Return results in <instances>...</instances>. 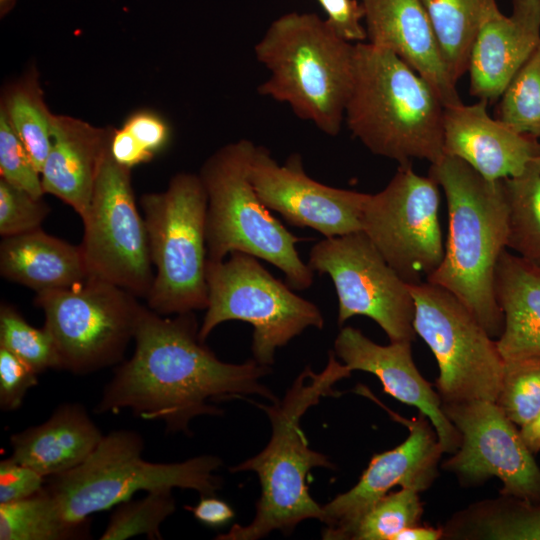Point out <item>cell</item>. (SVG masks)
I'll return each mask as SVG.
<instances>
[{"mask_svg": "<svg viewBox=\"0 0 540 540\" xmlns=\"http://www.w3.org/2000/svg\"><path fill=\"white\" fill-rule=\"evenodd\" d=\"M162 316L143 307L134 354L115 370L97 413L129 409L141 419L163 422L166 432L189 435L194 418L222 415L213 401L249 395L271 402L278 399L261 382L271 372L270 366L254 359L241 364L219 360L200 339L194 312Z\"/></svg>", "mask_w": 540, "mask_h": 540, "instance_id": "obj_1", "label": "cell"}, {"mask_svg": "<svg viewBox=\"0 0 540 540\" xmlns=\"http://www.w3.org/2000/svg\"><path fill=\"white\" fill-rule=\"evenodd\" d=\"M351 373L330 352L327 366L319 373L306 367L282 400L276 399L269 405L252 401L267 414L271 438L260 453L231 467L230 471L257 474L261 495L256 514L249 524H235L215 539L257 540L275 530L288 535L304 520L322 521V506L311 497L306 480L313 468L333 469L334 464L326 455L309 448L301 418L321 398L340 395L333 386Z\"/></svg>", "mask_w": 540, "mask_h": 540, "instance_id": "obj_2", "label": "cell"}, {"mask_svg": "<svg viewBox=\"0 0 540 540\" xmlns=\"http://www.w3.org/2000/svg\"><path fill=\"white\" fill-rule=\"evenodd\" d=\"M429 176L445 194L449 231L443 260L426 281L451 292L498 339L504 316L495 296L494 275L508 238L502 179L488 180L446 154L431 164Z\"/></svg>", "mask_w": 540, "mask_h": 540, "instance_id": "obj_3", "label": "cell"}, {"mask_svg": "<svg viewBox=\"0 0 540 540\" xmlns=\"http://www.w3.org/2000/svg\"><path fill=\"white\" fill-rule=\"evenodd\" d=\"M445 106L434 89L393 52L355 44L354 76L344 122L373 154L431 164L443 155Z\"/></svg>", "mask_w": 540, "mask_h": 540, "instance_id": "obj_4", "label": "cell"}, {"mask_svg": "<svg viewBox=\"0 0 540 540\" xmlns=\"http://www.w3.org/2000/svg\"><path fill=\"white\" fill-rule=\"evenodd\" d=\"M355 44L315 13L279 16L254 47L269 72L258 93L288 105L323 133L337 135L352 88Z\"/></svg>", "mask_w": 540, "mask_h": 540, "instance_id": "obj_5", "label": "cell"}, {"mask_svg": "<svg viewBox=\"0 0 540 540\" xmlns=\"http://www.w3.org/2000/svg\"><path fill=\"white\" fill-rule=\"evenodd\" d=\"M256 145L240 139L217 149L199 176L207 193V259L222 261L233 252L264 260L284 274L295 290L308 289L313 271L296 249L303 239L287 230L259 198L249 170Z\"/></svg>", "mask_w": 540, "mask_h": 540, "instance_id": "obj_6", "label": "cell"}, {"mask_svg": "<svg viewBox=\"0 0 540 540\" xmlns=\"http://www.w3.org/2000/svg\"><path fill=\"white\" fill-rule=\"evenodd\" d=\"M143 439L130 430L104 435L93 453L78 467L48 477L45 487L66 521L88 522L91 514L131 499L138 491L162 488L192 489L214 495L221 478L214 472L219 457L201 455L177 463H154L142 458Z\"/></svg>", "mask_w": 540, "mask_h": 540, "instance_id": "obj_7", "label": "cell"}, {"mask_svg": "<svg viewBox=\"0 0 540 540\" xmlns=\"http://www.w3.org/2000/svg\"><path fill=\"white\" fill-rule=\"evenodd\" d=\"M207 193L199 174L180 172L166 190L140 199L154 281L146 298L160 315L182 314L208 306L206 280Z\"/></svg>", "mask_w": 540, "mask_h": 540, "instance_id": "obj_8", "label": "cell"}, {"mask_svg": "<svg viewBox=\"0 0 540 540\" xmlns=\"http://www.w3.org/2000/svg\"><path fill=\"white\" fill-rule=\"evenodd\" d=\"M208 306L199 337L205 342L221 323L239 320L253 327L251 350L259 364L271 366L275 352L305 329H322L324 318L311 301L276 279L258 258L233 252L227 260L207 259Z\"/></svg>", "mask_w": 540, "mask_h": 540, "instance_id": "obj_9", "label": "cell"}, {"mask_svg": "<svg viewBox=\"0 0 540 540\" xmlns=\"http://www.w3.org/2000/svg\"><path fill=\"white\" fill-rule=\"evenodd\" d=\"M127 290L94 277L67 289L36 293L60 370L82 375L119 363L134 339L143 305Z\"/></svg>", "mask_w": 540, "mask_h": 540, "instance_id": "obj_10", "label": "cell"}, {"mask_svg": "<svg viewBox=\"0 0 540 540\" xmlns=\"http://www.w3.org/2000/svg\"><path fill=\"white\" fill-rule=\"evenodd\" d=\"M409 288L415 306L414 330L438 364L434 387L442 403L495 402L504 367L496 340L443 287L425 281Z\"/></svg>", "mask_w": 540, "mask_h": 540, "instance_id": "obj_11", "label": "cell"}, {"mask_svg": "<svg viewBox=\"0 0 540 540\" xmlns=\"http://www.w3.org/2000/svg\"><path fill=\"white\" fill-rule=\"evenodd\" d=\"M81 219L80 248L89 277L146 299L154 281L146 225L136 205L131 169L117 163L110 148Z\"/></svg>", "mask_w": 540, "mask_h": 540, "instance_id": "obj_12", "label": "cell"}, {"mask_svg": "<svg viewBox=\"0 0 540 540\" xmlns=\"http://www.w3.org/2000/svg\"><path fill=\"white\" fill-rule=\"evenodd\" d=\"M311 270L327 274L338 297V324L363 315L390 342H413L414 300L406 283L363 232L324 238L309 252Z\"/></svg>", "mask_w": 540, "mask_h": 540, "instance_id": "obj_13", "label": "cell"}, {"mask_svg": "<svg viewBox=\"0 0 540 540\" xmlns=\"http://www.w3.org/2000/svg\"><path fill=\"white\" fill-rule=\"evenodd\" d=\"M439 185L415 173L411 163L399 165L387 186L369 194L362 231L387 263L409 285L419 284L444 257L439 222Z\"/></svg>", "mask_w": 540, "mask_h": 540, "instance_id": "obj_14", "label": "cell"}, {"mask_svg": "<svg viewBox=\"0 0 540 540\" xmlns=\"http://www.w3.org/2000/svg\"><path fill=\"white\" fill-rule=\"evenodd\" d=\"M447 418L461 436L459 448L442 468L465 487L492 477L502 483L499 494L526 501L540 499V467L519 428L493 401L442 403Z\"/></svg>", "mask_w": 540, "mask_h": 540, "instance_id": "obj_15", "label": "cell"}, {"mask_svg": "<svg viewBox=\"0 0 540 540\" xmlns=\"http://www.w3.org/2000/svg\"><path fill=\"white\" fill-rule=\"evenodd\" d=\"M388 412L408 429V437L395 448L373 455L358 482L322 506L323 539L348 540L363 515L392 488L422 492L439 476L444 452L429 419L420 412L412 419Z\"/></svg>", "mask_w": 540, "mask_h": 540, "instance_id": "obj_16", "label": "cell"}, {"mask_svg": "<svg viewBox=\"0 0 540 540\" xmlns=\"http://www.w3.org/2000/svg\"><path fill=\"white\" fill-rule=\"evenodd\" d=\"M249 178L264 205L290 225L309 227L325 238L362 231V214L369 194L312 179L297 154L280 164L268 149L256 146Z\"/></svg>", "mask_w": 540, "mask_h": 540, "instance_id": "obj_17", "label": "cell"}, {"mask_svg": "<svg viewBox=\"0 0 540 540\" xmlns=\"http://www.w3.org/2000/svg\"><path fill=\"white\" fill-rule=\"evenodd\" d=\"M408 341L379 345L361 330L343 327L334 341V354L351 371L360 370L376 376L383 391L394 399L413 406L433 425L444 453L453 454L461 436L442 409L441 398L416 367Z\"/></svg>", "mask_w": 540, "mask_h": 540, "instance_id": "obj_18", "label": "cell"}, {"mask_svg": "<svg viewBox=\"0 0 540 540\" xmlns=\"http://www.w3.org/2000/svg\"><path fill=\"white\" fill-rule=\"evenodd\" d=\"M487 101L446 107L444 154L457 157L488 180L522 173L540 157L538 138L521 133L487 111Z\"/></svg>", "mask_w": 540, "mask_h": 540, "instance_id": "obj_19", "label": "cell"}, {"mask_svg": "<svg viewBox=\"0 0 540 540\" xmlns=\"http://www.w3.org/2000/svg\"><path fill=\"white\" fill-rule=\"evenodd\" d=\"M369 43L387 49L415 70L446 107L462 103L420 0H359Z\"/></svg>", "mask_w": 540, "mask_h": 540, "instance_id": "obj_20", "label": "cell"}, {"mask_svg": "<svg viewBox=\"0 0 540 540\" xmlns=\"http://www.w3.org/2000/svg\"><path fill=\"white\" fill-rule=\"evenodd\" d=\"M540 42V0H512V11L488 19L471 49L469 91L479 100L500 98Z\"/></svg>", "mask_w": 540, "mask_h": 540, "instance_id": "obj_21", "label": "cell"}, {"mask_svg": "<svg viewBox=\"0 0 540 540\" xmlns=\"http://www.w3.org/2000/svg\"><path fill=\"white\" fill-rule=\"evenodd\" d=\"M113 128L55 115L51 148L41 170L42 187L45 194L56 196L80 217L90 203Z\"/></svg>", "mask_w": 540, "mask_h": 540, "instance_id": "obj_22", "label": "cell"}, {"mask_svg": "<svg viewBox=\"0 0 540 540\" xmlns=\"http://www.w3.org/2000/svg\"><path fill=\"white\" fill-rule=\"evenodd\" d=\"M103 436L82 405L65 403L44 423L13 434L10 458L48 478L81 465Z\"/></svg>", "mask_w": 540, "mask_h": 540, "instance_id": "obj_23", "label": "cell"}, {"mask_svg": "<svg viewBox=\"0 0 540 540\" xmlns=\"http://www.w3.org/2000/svg\"><path fill=\"white\" fill-rule=\"evenodd\" d=\"M0 274L36 293L71 288L89 278L80 245L41 228L2 238Z\"/></svg>", "mask_w": 540, "mask_h": 540, "instance_id": "obj_24", "label": "cell"}, {"mask_svg": "<svg viewBox=\"0 0 540 540\" xmlns=\"http://www.w3.org/2000/svg\"><path fill=\"white\" fill-rule=\"evenodd\" d=\"M494 291L504 316L496 339L503 359L540 356V265L505 249L495 268Z\"/></svg>", "mask_w": 540, "mask_h": 540, "instance_id": "obj_25", "label": "cell"}, {"mask_svg": "<svg viewBox=\"0 0 540 540\" xmlns=\"http://www.w3.org/2000/svg\"><path fill=\"white\" fill-rule=\"evenodd\" d=\"M441 528L442 539L540 540V499L500 494L456 512Z\"/></svg>", "mask_w": 540, "mask_h": 540, "instance_id": "obj_26", "label": "cell"}, {"mask_svg": "<svg viewBox=\"0 0 540 540\" xmlns=\"http://www.w3.org/2000/svg\"><path fill=\"white\" fill-rule=\"evenodd\" d=\"M444 62L457 81L468 71L473 42L482 25L500 12L496 0H420Z\"/></svg>", "mask_w": 540, "mask_h": 540, "instance_id": "obj_27", "label": "cell"}, {"mask_svg": "<svg viewBox=\"0 0 540 540\" xmlns=\"http://www.w3.org/2000/svg\"><path fill=\"white\" fill-rule=\"evenodd\" d=\"M0 110L26 147L41 174L52 143L55 115L44 99L39 75L31 68L4 88Z\"/></svg>", "mask_w": 540, "mask_h": 540, "instance_id": "obj_28", "label": "cell"}, {"mask_svg": "<svg viewBox=\"0 0 540 540\" xmlns=\"http://www.w3.org/2000/svg\"><path fill=\"white\" fill-rule=\"evenodd\" d=\"M90 521L65 520L46 487L18 501L0 504L1 540H70L89 538Z\"/></svg>", "mask_w": 540, "mask_h": 540, "instance_id": "obj_29", "label": "cell"}, {"mask_svg": "<svg viewBox=\"0 0 540 540\" xmlns=\"http://www.w3.org/2000/svg\"><path fill=\"white\" fill-rule=\"evenodd\" d=\"M502 182L508 208L507 247L540 265V157Z\"/></svg>", "mask_w": 540, "mask_h": 540, "instance_id": "obj_30", "label": "cell"}, {"mask_svg": "<svg viewBox=\"0 0 540 540\" xmlns=\"http://www.w3.org/2000/svg\"><path fill=\"white\" fill-rule=\"evenodd\" d=\"M171 140L165 118L151 109L131 113L120 128H114L110 152L114 160L129 169L150 162Z\"/></svg>", "mask_w": 540, "mask_h": 540, "instance_id": "obj_31", "label": "cell"}, {"mask_svg": "<svg viewBox=\"0 0 540 540\" xmlns=\"http://www.w3.org/2000/svg\"><path fill=\"white\" fill-rule=\"evenodd\" d=\"M497 118L540 137V42L500 96Z\"/></svg>", "mask_w": 540, "mask_h": 540, "instance_id": "obj_32", "label": "cell"}, {"mask_svg": "<svg viewBox=\"0 0 540 540\" xmlns=\"http://www.w3.org/2000/svg\"><path fill=\"white\" fill-rule=\"evenodd\" d=\"M495 403L518 427L530 423L540 412V356L504 360Z\"/></svg>", "mask_w": 540, "mask_h": 540, "instance_id": "obj_33", "label": "cell"}, {"mask_svg": "<svg viewBox=\"0 0 540 540\" xmlns=\"http://www.w3.org/2000/svg\"><path fill=\"white\" fill-rule=\"evenodd\" d=\"M419 493L407 487L389 492L363 515L348 540H394L405 528L419 524L424 513Z\"/></svg>", "mask_w": 540, "mask_h": 540, "instance_id": "obj_34", "label": "cell"}, {"mask_svg": "<svg viewBox=\"0 0 540 540\" xmlns=\"http://www.w3.org/2000/svg\"><path fill=\"white\" fill-rule=\"evenodd\" d=\"M175 511L172 489L162 488L147 492L138 500H127L117 505L101 540H123L138 535L162 539L161 523Z\"/></svg>", "mask_w": 540, "mask_h": 540, "instance_id": "obj_35", "label": "cell"}, {"mask_svg": "<svg viewBox=\"0 0 540 540\" xmlns=\"http://www.w3.org/2000/svg\"><path fill=\"white\" fill-rule=\"evenodd\" d=\"M0 347L28 364L38 374L60 369L59 355L48 330L30 325L17 309L5 302L0 305Z\"/></svg>", "mask_w": 540, "mask_h": 540, "instance_id": "obj_36", "label": "cell"}, {"mask_svg": "<svg viewBox=\"0 0 540 540\" xmlns=\"http://www.w3.org/2000/svg\"><path fill=\"white\" fill-rule=\"evenodd\" d=\"M50 212L43 197H35L0 178V235L15 236L41 228Z\"/></svg>", "mask_w": 540, "mask_h": 540, "instance_id": "obj_37", "label": "cell"}, {"mask_svg": "<svg viewBox=\"0 0 540 540\" xmlns=\"http://www.w3.org/2000/svg\"><path fill=\"white\" fill-rule=\"evenodd\" d=\"M0 176L35 197H43L41 174L26 147L0 110Z\"/></svg>", "mask_w": 540, "mask_h": 540, "instance_id": "obj_38", "label": "cell"}, {"mask_svg": "<svg viewBox=\"0 0 540 540\" xmlns=\"http://www.w3.org/2000/svg\"><path fill=\"white\" fill-rule=\"evenodd\" d=\"M38 373L8 350L0 347V407H21L28 390L38 384Z\"/></svg>", "mask_w": 540, "mask_h": 540, "instance_id": "obj_39", "label": "cell"}, {"mask_svg": "<svg viewBox=\"0 0 540 540\" xmlns=\"http://www.w3.org/2000/svg\"><path fill=\"white\" fill-rule=\"evenodd\" d=\"M47 478L10 457L0 462V504L30 497L46 484Z\"/></svg>", "mask_w": 540, "mask_h": 540, "instance_id": "obj_40", "label": "cell"}, {"mask_svg": "<svg viewBox=\"0 0 540 540\" xmlns=\"http://www.w3.org/2000/svg\"><path fill=\"white\" fill-rule=\"evenodd\" d=\"M335 32L351 43L367 40L364 11L359 0H316Z\"/></svg>", "mask_w": 540, "mask_h": 540, "instance_id": "obj_41", "label": "cell"}, {"mask_svg": "<svg viewBox=\"0 0 540 540\" xmlns=\"http://www.w3.org/2000/svg\"><path fill=\"white\" fill-rule=\"evenodd\" d=\"M191 511L194 517L208 526H221L234 517V510L231 506L214 495L202 496L195 506H185Z\"/></svg>", "mask_w": 540, "mask_h": 540, "instance_id": "obj_42", "label": "cell"}, {"mask_svg": "<svg viewBox=\"0 0 540 540\" xmlns=\"http://www.w3.org/2000/svg\"><path fill=\"white\" fill-rule=\"evenodd\" d=\"M442 537L443 530L441 527L435 528L419 523L399 532L394 540H441Z\"/></svg>", "mask_w": 540, "mask_h": 540, "instance_id": "obj_43", "label": "cell"}, {"mask_svg": "<svg viewBox=\"0 0 540 540\" xmlns=\"http://www.w3.org/2000/svg\"><path fill=\"white\" fill-rule=\"evenodd\" d=\"M519 431L529 450L534 455L540 452V412L530 423L520 427Z\"/></svg>", "mask_w": 540, "mask_h": 540, "instance_id": "obj_44", "label": "cell"}, {"mask_svg": "<svg viewBox=\"0 0 540 540\" xmlns=\"http://www.w3.org/2000/svg\"><path fill=\"white\" fill-rule=\"evenodd\" d=\"M17 0H0V17L3 18L9 14L15 7Z\"/></svg>", "mask_w": 540, "mask_h": 540, "instance_id": "obj_45", "label": "cell"}]
</instances>
